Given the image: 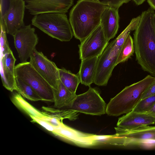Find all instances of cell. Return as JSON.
<instances>
[{"label":"cell","mask_w":155,"mask_h":155,"mask_svg":"<svg viewBox=\"0 0 155 155\" xmlns=\"http://www.w3.org/2000/svg\"><path fill=\"white\" fill-rule=\"evenodd\" d=\"M98 59L95 57L81 60L77 74L82 84L90 86L94 83Z\"/></svg>","instance_id":"18"},{"label":"cell","mask_w":155,"mask_h":155,"mask_svg":"<svg viewBox=\"0 0 155 155\" xmlns=\"http://www.w3.org/2000/svg\"><path fill=\"white\" fill-rule=\"evenodd\" d=\"M107 6L99 1L78 0L70 11L69 20L75 38L81 41L100 25Z\"/></svg>","instance_id":"2"},{"label":"cell","mask_w":155,"mask_h":155,"mask_svg":"<svg viewBox=\"0 0 155 155\" xmlns=\"http://www.w3.org/2000/svg\"><path fill=\"white\" fill-rule=\"evenodd\" d=\"M134 51V40L129 35L122 47L116 63V66L119 63L127 61L133 55Z\"/></svg>","instance_id":"25"},{"label":"cell","mask_w":155,"mask_h":155,"mask_svg":"<svg viewBox=\"0 0 155 155\" xmlns=\"http://www.w3.org/2000/svg\"><path fill=\"white\" fill-rule=\"evenodd\" d=\"M31 24L52 38L68 41L72 38V29L65 13L49 12L35 15Z\"/></svg>","instance_id":"4"},{"label":"cell","mask_w":155,"mask_h":155,"mask_svg":"<svg viewBox=\"0 0 155 155\" xmlns=\"http://www.w3.org/2000/svg\"><path fill=\"white\" fill-rule=\"evenodd\" d=\"M54 135L83 147H88L97 145L94 134L80 131L69 127L62 123L55 127L52 133Z\"/></svg>","instance_id":"13"},{"label":"cell","mask_w":155,"mask_h":155,"mask_svg":"<svg viewBox=\"0 0 155 155\" xmlns=\"http://www.w3.org/2000/svg\"><path fill=\"white\" fill-rule=\"evenodd\" d=\"M53 89L54 107L62 108L69 107L76 95L70 91L59 80L57 87Z\"/></svg>","instance_id":"19"},{"label":"cell","mask_w":155,"mask_h":155,"mask_svg":"<svg viewBox=\"0 0 155 155\" xmlns=\"http://www.w3.org/2000/svg\"><path fill=\"white\" fill-rule=\"evenodd\" d=\"M25 7L24 0H10L3 18L7 33L13 36L25 26L24 18Z\"/></svg>","instance_id":"11"},{"label":"cell","mask_w":155,"mask_h":155,"mask_svg":"<svg viewBox=\"0 0 155 155\" xmlns=\"http://www.w3.org/2000/svg\"><path fill=\"white\" fill-rule=\"evenodd\" d=\"M95 0V1H99L100 0Z\"/></svg>","instance_id":"33"},{"label":"cell","mask_w":155,"mask_h":155,"mask_svg":"<svg viewBox=\"0 0 155 155\" xmlns=\"http://www.w3.org/2000/svg\"><path fill=\"white\" fill-rule=\"evenodd\" d=\"M155 81V77L149 75L142 80L126 87L111 99L106 106V113L110 116H118L132 110L143 93Z\"/></svg>","instance_id":"3"},{"label":"cell","mask_w":155,"mask_h":155,"mask_svg":"<svg viewBox=\"0 0 155 155\" xmlns=\"http://www.w3.org/2000/svg\"><path fill=\"white\" fill-rule=\"evenodd\" d=\"M115 129L117 136L137 140H155V126H145L132 130L117 127Z\"/></svg>","instance_id":"17"},{"label":"cell","mask_w":155,"mask_h":155,"mask_svg":"<svg viewBox=\"0 0 155 155\" xmlns=\"http://www.w3.org/2000/svg\"><path fill=\"white\" fill-rule=\"evenodd\" d=\"M29 116L33 121L40 124L48 131L52 133L55 130L56 127L48 121L37 117L32 116Z\"/></svg>","instance_id":"27"},{"label":"cell","mask_w":155,"mask_h":155,"mask_svg":"<svg viewBox=\"0 0 155 155\" xmlns=\"http://www.w3.org/2000/svg\"><path fill=\"white\" fill-rule=\"evenodd\" d=\"M16 59L12 50L0 54V74L3 86L7 90H15V63Z\"/></svg>","instance_id":"14"},{"label":"cell","mask_w":155,"mask_h":155,"mask_svg":"<svg viewBox=\"0 0 155 155\" xmlns=\"http://www.w3.org/2000/svg\"><path fill=\"white\" fill-rule=\"evenodd\" d=\"M131 0H100L99 2L108 6L117 9L124 4L126 3Z\"/></svg>","instance_id":"28"},{"label":"cell","mask_w":155,"mask_h":155,"mask_svg":"<svg viewBox=\"0 0 155 155\" xmlns=\"http://www.w3.org/2000/svg\"><path fill=\"white\" fill-rule=\"evenodd\" d=\"M31 25H25L13 36L15 48L21 63L27 61L38 43V38Z\"/></svg>","instance_id":"9"},{"label":"cell","mask_w":155,"mask_h":155,"mask_svg":"<svg viewBox=\"0 0 155 155\" xmlns=\"http://www.w3.org/2000/svg\"><path fill=\"white\" fill-rule=\"evenodd\" d=\"M154 95H155V81L149 86L143 93L140 101Z\"/></svg>","instance_id":"29"},{"label":"cell","mask_w":155,"mask_h":155,"mask_svg":"<svg viewBox=\"0 0 155 155\" xmlns=\"http://www.w3.org/2000/svg\"><path fill=\"white\" fill-rule=\"evenodd\" d=\"M145 113L149 114L155 117V103L152 107Z\"/></svg>","instance_id":"30"},{"label":"cell","mask_w":155,"mask_h":155,"mask_svg":"<svg viewBox=\"0 0 155 155\" xmlns=\"http://www.w3.org/2000/svg\"><path fill=\"white\" fill-rule=\"evenodd\" d=\"M119 18L118 9L107 6L101 15L100 25L105 37L109 41L117 34Z\"/></svg>","instance_id":"16"},{"label":"cell","mask_w":155,"mask_h":155,"mask_svg":"<svg viewBox=\"0 0 155 155\" xmlns=\"http://www.w3.org/2000/svg\"><path fill=\"white\" fill-rule=\"evenodd\" d=\"M81 42L78 46L81 60L99 57L109 44L100 25Z\"/></svg>","instance_id":"8"},{"label":"cell","mask_w":155,"mask_h":155,"mask_svg":"<svg viewBox=\"0 0 155 155\" xmlns=\"http://www.w3.org/2000/svg\"><path fill=\"white\" fill-rule=\"evenodd\" d=\"M42 112L45 115L61 120L68 119L74 121L78 118L79 115L78 112L69 109H61L45 106L42 107Z\"/></svg>","instance_id":"21"},{"label":"cell","mask_w":155,"mask_h":155,"mask_svg":"<svg viewBox=\"0 0 155 155\" xmlns=\"http://www.w3.org/2000/svg\"><path fill=\"white\" fill-rule=\"evenodd\" d=\"M69 109L78 112L100 116L106 113V104L98 92L90 86L85 92L76 95Z\"/></svg>","instance_id":"7"},{"label":"cell","mask_w":155,"mask_h":155,"mask_svg":"<svg viewBox=\"0 0 155 155\" xmlns=\"http://www.w3.org/2000/svg\"><path fill=\"white\" fill-rule=\"evenodd\" d=\"M29 61L36 71L53 89L57 88L59 80V68L41 52L35 49L30 57Z\"/></svg>","instance_id":"10"},{"label":"cell","mask_w":155,"mask_h":155,"mask_svg":"<svg viewBox=\"0 0 155 155\" xmlns=\"http://www.w3.org/2000/svg\"><path fill=\"white\" fill-rule=\"evenodd\" d=\"M25 7L31 15L49 13H66L74 0H25Z\"/></svg>","instance_id":"12"},{"label":"cell","mask_w":155,"mask_h":155,"mask_svg":"<svg viewBox=\"0 0 155 155\" xmlns=\"http://www.w3.org/2000/svg\"><path fill=\"white\" fill-rule=\"evenodd\" d=\"M155 12L151 7L140 15L134 34L136 60L144 71L155 76Z\"/></svg>","instance_id":"1"},{"label":"cell","mask_w":155,"mask_h":155,"mask_svg":"<svg viewBox=\"0 0 155 155\" xmlns=\"http://www.w3.org/2000/svg\"><path fill=\"white\" fill-rule=\"evenodd\" d=\"M137 5H140L143 3L146 0H131Z\"/></svg>","instance_id":"32"},{"label":"cell","mask_w":155,"mask_h":155,"mask_svg":"<svg viewBox=\"0 0 155 155\" xmlns=\"http://www.w3.org/2000/svg\"><path fill=\"white\" fill-rule=\"evenodd\" d=\"M126 38L121 33L109 43L98 57L94 83L106 86L110 77L122 47Z\"/></svg>","instance_id":"5"},{"label":"cell","mask_w":155,"mask_h":155,"mask_svg":"<svg viewBox=\"0 0 155 155\" xmlns=\"http://www.w3.org/2000/svg\"><path fill=\"white\" fill-rule=\"evenodd\" d=\"M11 101L16 107L22 110L29 116L36 117L42 119L48 117L26 101L18 92L13 95Z\"/></svg>","instance_id":"22"},{"label":"cell","mask_w":155,"mask_h":155,"mask_svg":"<svg viewBox=\"0 0 155 155\" xmlns=\"http://www.w3.org/2000/svg\"><path fill=\"white\" fill-rule=\"evenodd\" d=\"M154 124L155 117L145 113L132 110L119 118L117 125L121 128L132 130Z\"/></svg>","instance_id":"15"},{"label":"cell","mask_w":155,"mask_h":155,"mask_svg":"<svg viewBox=\"0 0 155 155\" xmlns=\"http://www.w3.org/2000/svg\"><path fill=\"white\" fill-rule=\"evenodd\" d=\"M15 78L30 85L42 101L54 102L53 88L29 62H21L15 66Z\"/></svg>","instance_id":"6"},{"label":"cell","mask_w":155,"mask_h":155,"mask_svg":"<svg viewBox=\"0 0 155 155\" xmlns=\"http://www.w3.org/2000/svg\"><path fill=\"white\" fill-rule=\"evenodd\" d=\"M111 144L129 147L142 149H155V140L135 139L124 136L114 135L111 141Z\"/></svg>","instance_id":"20"},{"label":"cell","mask_w":155,"mask_h":155,"mask_svg":"<svg viewBox=\"0 0 155 155\" xmlns=\"http://www.w3.org/2000/svg\"></svg>","instance_id":"34"},{"label":"cell","mask_w":155,"mask_h":155,"mask_svg":"<svg viewBox=\"0 0 155 155\" xmlns=\"http://www.w3.org/2000/svg\"><path fill=\"white\" fill-rule=\"evenodd\" d=\"M155 103V95L149 97L140 101L132 110L140 113H145Z\"/></svg>","instance_id":"26"},{"label":"cell","mask_w":155,"mask_h":155,"mask_svg":"<svg viewBox=\"0 0 155 155\" xmlns=\"http://www.w3.org/2000/svg\"><path fill=\"white\" fill-rule=\"evenodd\" d=\"M16 91L23 97L32 101H42L35 91L29 84L15 78Z\"/></svg>","instance_id":"24"},{"label":"cell","mask_w":155,"mask_h":155,"mask_svg":"<svg viewBox=\"0 0 155 155\" xmlns=\"http://www.w3.org/2000/svg\"><path fill=\"white\" fill-rule=\"evenodd\" d=\"M59 80L71 92L76 93L79 84L81 83L78 74L62 68H59Z\"/></svg>","instance_id":"23"},{"label":"cell","mask_w":155,"mask_h":155,"mask_svg":"<svg viewBox=\"0 0 155 155\" xmlns=\"http://www.w3.org/2000/svg\"><path fill=\"white\" fill-rule=\"evenodd\" d=\"M151 7L155 10V0H147Z\"/></svg>","instance_id":"31"}]
</instances>
